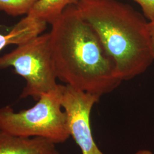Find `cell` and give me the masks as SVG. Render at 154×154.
Instances as JSON below:
<instances>
[{"label":"cell","mask_w":154,"mask_h":154,"mask_svg":"<svg viewBox=\"0 0 154 154\" xmlns=\"http://www.w3.org/2000/svg\"><path fill=\"white\" fill-rule=\"evenodd\" d=\"M51 25L50 46L58 79L100 97L121 83L114 61L77 6H67Z\"/></svg>","instance_id":"cell-1"},{"label":"cell","mask_w":154,"mask_h":154,"mask_svg":"<svg viewBox=\"0 0 154 154\" xmlns=\"http://www.w3.org/2000/svg\"><path fill=\"white\" fill-rule=\"evenodd\" d=\"M75 5L114 61L122 81L149 69L154 58L144 16L117 0H80Z\"/></svg>","instance_id":"cell-2"},{"label":"cell","mask_w":154,"mask_h":154,"mask_svg":"<svg viewBox=\"0 0 154 154\" xmlns=\"http://www.w3.org/2000/svg\"><path fill=\"white\" fill-rule=\"evenodd\" d=\"M63 85L42 94L36 104L16 112L11 106L0 108V129L23 138L41 137L63 143L70 137L61 98Z\"/></svg>","instance_id":"cell-3"},{"label":"cell","mask_w":154,"mask_h":154,"mask_svg":"<svg viewBox=\"0 0 154 154\" xmlns=\"http://www.w3.org/2000/svg\"><path fill=\"white\" fill-rule=\"evenodd\" d=\"M8 67H14L26 81L21 98L32 97L37 101L42 94L57 88L49 33L41 34L1 57L0 69Z\"/></svg>","instance_id":"cell-4"},{"label":"cell","mask_w":154,"mask_h":154,"mask_svg":"<svg viewBox=\"0 0 154 154\" xmlns=\"http://www.w3.org/2000/svg\"><path fill=\"white\" fill-rule=\"evenodd\" d=\"M100 97L74 88L63 86L61 105L66 114L67 126L82 154H104L94 140L90 126V114Z\"/></svg>","instance_id":"cell-5"},{"label":"cell","mask_w":154,"mask_h":154,"mask_svg":"<svg viewBox=\"0 0 154 154\" xmlns=\"http://www.w3.org/2000/svg\"><path fill=\"white\" fill-rule=\"evenodd\" d=\"M55 144L45 138L20 137L0 129V154H60Z\"/></svg>","instance_id":"cell-6"},{"label":"cell","mask_w":154,"mask_h":154,"mask_svg":"<svg viewBox=\"0 0 154 154\" xmlns=\"http://www.w3.org/2000/svg\"><path fill=\"white\" fill-rule=\"evenodd\" d=\"M47 23L26 15L6 33L0 32V51L7 46L24 44L42 34Z\"/></svg>","instance_id":"cell-7"},{"label":"cell","mask_w":154,"mask_h":154,"mask_svg":"<svg viewBox=\"0 0 154 154\" xmlns=\"http://www.w3.org/2000/svg\"><path fill=\"white\" fill-rule=\"evenodd\" d=\"M79 1L38 0L28 15L51 24L67 6L75 5Z\"/></svg>","instance_id":"cell-8"},{"label":"cell","mask_w":154,"mask_h":154,"mask_svg":"<svg viewBox=\"0 0 154 154\" xmlns=\"http://www.w3.org/2000/svg\"><path fill=\"white\" fill-rule=\"evenodd\" d=\"M38 0H0V11L13 17L26 14Z\"/></svg>","instance_id":"cell-9"},{"label":"cell","mask_w":154,"mask_h":154,"mask_svg":"<svg viewBox=\"0 0 154 154\" xmlns=\"http://www.w3.org/2000/svg\"><path fill=\"white\" fill-rule=\"evenodd\" d=\"M140 6L143 16L149 21L154 20V0H134Z\"/></svg>","instance_id":"cell-10"},{"label":"cell","mask_w":154,"mask_h":154,"mask_svg":"<svg viewBox=\"0 0 154 154\" xmlns=\"http://www.w3.org/2000/svg\"><path fill=\"white\" fill-rule=\"evenodd\" d=\"M148 30L154 58V20L152 21H148Z\"/></svg>","instance_id":"cell-11"},{"label":"cell","mask_w":154,"mask_h":154,"mask_svg":"<svg viewBox=\"0 0 154 154\" xmlns=\"http://www.w3.org/2000/svg\"><path fill=\"white\" fill-rule=\"evenodd\" d=\"M134 154H154L149 149H140Z\"/></svg>","instance_id":"cell-12"}]
</instances>
